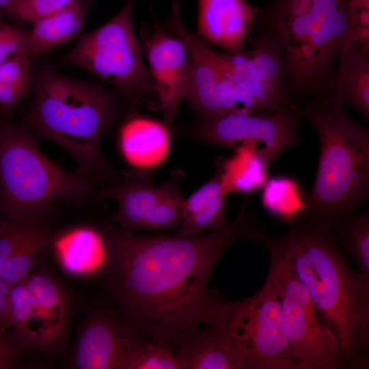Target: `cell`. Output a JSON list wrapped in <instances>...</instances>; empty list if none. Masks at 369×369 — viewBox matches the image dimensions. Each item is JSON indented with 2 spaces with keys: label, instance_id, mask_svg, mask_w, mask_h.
I'll list each match as a JSON object with an SVG mask.
<instances>
[{
  "label": "cell",
  "instance_id": "29",
  "mask_svg": "<svg viewBox=\"0 0 369 369\" xmlns=\"http://www.w3.org/2000/svg\"><path fill=\"white\" fill-rule=\"evenodd\" d=\"M40 218L4 222L0 229V265L32 242L50 234Z\"/></svg>",
  "mask_w": 369,
  "mask_h": 369
},
{
  "label": "cell",
  "instance_id": "20",
  "mask_svg": "<svg viewBox=\"0 0 369 369\" xmlns=\"http://www.w3.org/2000/svg\"><path fill=\"white\" fill-rule=\"evenodd\" d=\"M53 245L62 267L74 276L94 273L109 262V234L92 226L66 230L55 238Z\"/></svg>",
  "mask_w": 369,
  "mask_h": 369
},
{
  "label": "cell",
  "instance_id": "25",
  "mask_svg": "<svg viewBox=\"0 0 369 369\" xmlns=\"http://www.w3.org/2000/svg\"><path fill=\"white\" fill-rule=\"evenodd\" d=\"M228 158H219L217 170L220 173L227 193H250L261 189L267 181L270 164L260 147L244 143L234 149Z\"/></svg>",
  "mask_w": 369,
  "mask_h": 369
},
{
  "label": "cell",
  "instance_id": "24",
  "mask_svg": "<svg viewBox=\"0 0 369 369\" xmlns=\"http://www.w3.org/2000/svg\"><path fill=\"white\" fill-rule=\"evenodd\" d=\"M91 0H74L63 10L33 23L23 55L48 53L70 41L82 31Z\"/></svg>",
  "mask_w": 369,
  "mask_h": 369
},
{
  "label": "cell",
  "instance_id": "3",
  "mask_svg": "<svg viewBox=\"0 0 369 369\" xmlns=\"http://www.w3.org/2000/svg\"><path fill=\"white\" fill-rule=\"evenodd\" d=\"M117 112V100L110 91L44 68L34 79L27 122L36 136L58 144L74 158L79 174L91 182L100 181L110 170L100 141Z\"/></svg>",
  "mask_w": 369,
  "mask_h": 369
},
{
  "label": "cell",
  "instance_id": "6",
  "mask_svg": "<svg viewBox=\"0 0 369 369\" xmlns=\"http://www.w3.org/2000/svg\"><path fill=\"white\" fill-rule=\"evenodd\" d=\"M271 30L284 49L290 87L325 98L336 58L355 42L347 0H314L308 14Z\"/></svg>",
  "mask_w": 369,
  "mask_h": 369
},
{
  "label": "cell",
  "instance_id": "26",
  "mask_svg": "<svg viewBox=\"0 0 369 369\" xmlns=\"http://www.w3.org/2000/svg\"><path fill=\"white\" fill-rule=\"evenodd\" d=\"M261 189L262 204L273 215L290 223L303 216L306 197L295 179L281 176L269 178Z\"/></svg>",
  "mask_w": 369,
  "mask_h": 369
},
{
  "label": "cell",
  "instance_id": "8",
  "mask_svg": "<svg viewBox=\"0 0 369 369\" xmlns=\"http://www.w3.org/2000/svg\"><path fill=\"white\" fill-rule=\"evenodd\" d=\"M221 315L243 369H300L283 329L278 293L269 280L251 297L223 301Z\"/></svg>",
  "mask_w": 369,
  "mask_h": 369
},
{
  "label": "cell",
  "instance_id": "32",
  "mask_svg": "<svg viewBox=\"0 0 369 369\" xmlns=\"http://www.w3.org/2000/svg\"><path fill=\"white\" fill-rule=\"evenodd\" d=\"M74 0H20L9 12L19 20L35 22L53 14Z\"/></svg>",
  "mask_w": 369,
  "mask_h": 369
},
{
  "label": "cell",
  "instance_id": "10",
  "mask_svg": "<svg viewBox=\"0 0 369 369\" xmlns=\"http://www.w3.org/2000/svg\"><path fill=\"white\" fill-rule=\"evenodd\" d=\"M184 176L181 169L172 171L161 185L154 187L144 170L135 169L118 182L105 186L101 195L117 201L118 210L111 219L124 231L176 229L185 200L179 189Z\"/></svg>",
  "mask_w": 369,
  "mask_h": 369
},
{
  "label": "cell",
  "instance_id": "34",
  "mask_svg": "<svg viewBox=\"0 0 369 369\" xmlns=\"http://www.w3.org/2000/svg\"><path fill=\"white\" fill-rule=\"evenodd\" d=\"M29 31L0 20V64L23 55Z\"/></svg>",
  "mask_w": 369,
  "mask_h": 369
},
{
  "label": "cell",
  "instance_id": "17",
  "mask_svg": "<svg viewBox=\"0 0 369 369\" xmlns=\"http://www.w3.org/2000/svg\"><path fill=\"white\" fill-rule=\"evenodd\" d=\"M217 59L221 72L231 78L286 85V55L281 42L271 31L261 36L251 49L217 52Z\"/></svg>",
  "mask_w": 369,
  "mask_h": 369
},
{
  "label": "cell",
  "instance_id": "39",
  "mask_svg": "<svg viewBox=\"0 0 369 369\" xmlns=\"http://www.w3.org/2000/svg\"><path fill=\"white\" fill-rule=\"evenodd\" d=\"M20 0H0V10H5L8 12L11 10Z\"/></svg>",
  "mask_w": 369,
  "mask_h": 369
},
{
  "label": "cell",
  "instance_id": "33",
  "mask_svg": "<svg viewBox=\"0 0 369 369\" xmlns=\"http://www.w3.org/2000/svg\"><path fill=\"white\" fill-rule=\"evenodd\" d=\"M314 0H275L268 9L270 28L308 14Z\"/></svg>",
  "mask_w": 369,
  "mask_h": 369
},
{
  "label": "cell",
  "instance_id": "28",
  "mask_svg": "<svg viewBox=\"0 0 369 369\" xmlns=\"http://www.w3.org/2000/svg\"><path fill=\"white\" fill-rule=\"evenodd\" d=\"M122 369H184L172 348L141 338L126 357Z\"/></svg>",
  "mask_w": 369,
  "mask_h": 369
},
{
  "label": "cell",
  "instance_id": "31",
  "mask_svg": "<svg viewBox=\"0 0 369 369\" xmlns=\"http://www.w3.org/2000/svg\"><path fill=\"white\" fill-rule=\"evenodd\" d=\"M51 239V234L41 237L6 260L0 265V275L12 286L23 282L50 244Z\"/></svg>",
  "mask_w": 369,
  "mask_h": 369
},
{
  "label": "cell",
  "instance_id": "40",
  "mask_svg": "<svg viewBox=\"0 0 369 369\" xmlns=\"http://www.w3.org/2000/svg\"><path fill=\"white\" fill-rule=\"evenodd\" d=\"M5 221V220L3 219L2 215L0 213V229L2 227V226L3 225Z\"/></svg>",
  "mask_w": 369,
  "mask_h": 369
},
{
  "label": "cell",
  "instance_id": "37",
  "mask_svg": "<svg viewBox=\"0 0 369 369\" xmlns=\"http://www.w3.org/2000/svg\"><path fill=\"white\" fill-rule=\"evenodd\" d=\"M22 350L12 331H0V369L12 367L18 360Z\"/></svg>",
  "mask_w": 369,
  "mask_h": 369
},
{
  "label": "cell",
  "instance_id": "19",
  "mask_svg": "<svg viewBox=\"0 0 369 369\" xmlns=\"http://www.w3.org/2000/svg\"><path fill=\"white\" fill-rule=\"evenodd\" d=\"M222 302L215 315L175 349L184 369H243L222 322Z\"/></svg>",
  "mask_w": 369,
  "mask_h": 369
},
{
  "label": "cell",
  "instance_id": "21",
  "mask_svg": "<svg viewBox=\"0 0 369 369\" xmlns=\"http://www.w3.org/2000/svg\"><path fill=\"white\" fill-rule=\"evenodd\" d=\"M217 102L221 117L230 113L278 111L292 107L286 85L231 78L223 74L220 67Z\"/></svg>",
  "mask_w": 369,
  "mask_h": 369
},
{
  "label": "cell",
  "instance_id": "14",
  "mask_svg": "<svg viewBox=\"0 0 369 369\" xmlns=\"http://www.w3.org/2000/svg\"><path fill=\"white\" fill-rule=\"evenodd\" d=\"M141 338L113 312L97 310L80 331L72 366L78 369H122L128 353Z\"/></svg>",
  "mask_w": 369,
  "mask_h": 369
},
{
  "label": "cell",
  "instance_id": "15",
  "mask_svg": "<svg viewBox=\"0 0 369 369\" xmlns=\"http://www.w3.org/2000/svg\"><path fill=\"white\" fill-rule=\"evenodd\" d=\"M196 34L227 53L244 50L257 10L245 0H197Z\"/></svg>",
  "mask_w": 369,
  "mask_h": 369
},
{
  "label": "cell",
  "instance_id": "38",
  "mask_svg": "<svg viewBox=\"0 0 369 369\" xmlns=\"http://www.w3.org/2000/svg\"><path fill=\"white\" fill-rule=\"evenodd\" d=\"M12 285L6 282L0 275V295L8 296L10 295Z\"/></svg>",
  "mask_w": 369,
  "mask_h": 369
},
{
  "label": "cell",
  "instance_id": "27",
  "mask_svg": "<svg viewBox=\"0 0 369 369\" xmlns=\"http://www.w3.org/2000/svg\"><path fill=\"white\" fill-rule=\"evenodd\" d=\"M331 229L349 257L357 264L359 271L369 276V212L351 213Z\"/></svg>",
  "mask_w": 369,
  "mask_h": 369
},
{
  "label": "cell",
  "instance_id": "16",
  "mask_svg": "<svg viewBox=\"0 0 369 369\" xmlns=\"http://www.w3.org/2000/svg\"><path fill=\"white\" fill-rule=\"evenodd\" d=\"M25 282L33 302L28 324L30 334L31 326L37 323L34 348L52 350V347L61 342L66 329L68 315L66 295L57 281L43 271L30 273Z\"/></svg>",
  "mask_w": 369,
  "mask_h": 369
},
{
  "label": "cell",
  "instance_id": "36",
  "mask_svg": "<svg viewBox=\"0 0 369 369\" xmlns=\"http://www.w3.org/2000/svg\"><path fill=\"white\" fill-rule=\"evenodd\" d=\"M29 89L0 80V111L10 115L16 106L29 94Z\"/></svg>",
  "mask_w": 369,
  "mask_h": 369
},
{
  "label": "cell",
  "instance_id": "1",
  "mask_svg": "<svg viewBox=\"0 0 369 369\" xmlns=\"http://www.w3.org/2000/svg\"><path fill=\"white\" fill-rule=\"evenodd\" d=\"M246 199L226 228L192 236L108 234V290L122 320L137 334L175 351L217 313L208 290L211 272L239 240H258L262 223L247 213Z\"/></svg>",
  "mask_w": 369,
  "mask_h": 369
},
{
  "label": "cell",
  "instance_id": "7",
  "mask_svg": "<svg viewBox=\"0 0 369 369\" xmlns=\"http://www.w3.org/2000/svg\"><path fill=\"white\" fill-rule=\"evenodd\" d=\"M134 0H126L111 19L83 35L64 62L109 82L128 101L161 108L156 89L133 23Z\"/></svg>",
  "mask_w": 369,
  "mask_h": 369
},
{
  "label": "cell",
  "instance_id": "9",
  "mask_svg": "<svg viewBox=\"0 0 369 369\" xmlns=\"http://www.w3.org/2000/svg\"><path fill=\"white\" fill-rule=\"evenodd\" d=\"M268 254L270 266L266 279L278 293L283 329L300 369L343 368L337 340L305 286L279 257Z\"/></svg>",
  "mask_w": 369,
  "mask_h": 369
},
{
  "label": "cell",
  "instance_id": "4",
  "mask_svg": "<svg viewBox=\"0 0 369 369\" xmlns=\"http://www.w3.org/2000/svg\"><path fill=\"white\" fill-rule=\"evenodd\" d=\"M304 114L316 128L320 158L302 217L331 229L369 197V130L329 98L310 102Z\"/></svg>",
  "mask_w": 369,
  "mask_h": 369
},
{
  "label": "cell",
  "instance_id": "5",
  "mask_svg": "<svg viewBox=\"0 0 369 369\" xmlns=\"http://www.w3.org/2000/svg\"><path fill=\"white\" fill-rule=\"evenodd\" d=\"M92 184L49 159L27 128L0 123V213L5 221L40 217L57 200H83Z\"/></svg>",
  "mask_w": 369,
  "mask_h": 369
},
{
  "label": "cell",
  "instance_id": "30",
  "mask_svg": "<svg viewBox=\"0 0 369 369\" xmlns=\"http://www.w3.org/2000/svg\"><path fill=\"white\" fill-rule=\"evenodd\" d=\"M9 299L12 335L23 350L32 348L28 324L33 302L25 280L12 286Z\"/></svg>",
  "mask_w": 369,
  "mask_h": 369
},
{
  "label": "cell",
  "instance_id": "11",
  "mask_svg": "<svg viewBox=\"0 0 369 369\" xmlns=\"http://www.w3.org/2000/svg\"><path fill=\"white\" fill-rule=\"evenodd\" d=\"M303 113L290 107L278 111L230 113L189 129L195 139L234 149L239 144L258 146L271 165L282 152L301 142L298 125Z\"/></svg>",
  "mask_w": 369,
  "mask_h": 369
},
{
  "label": "cell",
  "instance_id": "23",
  "mask_svg": "<svg viewBox=\"0 0 369 369\" xmlns=\"http://www.w3.org/2000/svg\"><path fill=\"white\" fill-rule=\"evenodd\" d=\"M228 193L220 173L216 174L184 200L176 234L192 236L229 226L226 217Z\"/></svg>",
  "mask_w": 369,
  "mask_h": 369
},
{
  "label": "cell",
  "instance_id": "18",
  "mask_svg": "<svg viewBox=\"0 0 369 369\" xmlns=\"http://www.w3.org/2000/svg\"><path fill=\"white\" fill-rule=\"evenodd\" d=\"M171 129L164 122L151 118L130 117L118 132L122 156L135 169L145 171L159 167L170 152Z\"/></svg>",
  "mask_w": 369,
  "mask_h": 369
},
{
  "label": "cell",
  "instance_id": "12",
  "mask_svg": "<svg viewBox=\"0 0 369 369\" xmlns=\"http://www.w3.org/2000/svg\"><path fill=\"white\" fill-rule=\"evenodd\" d=\"M141 38L143 53L163 111V122L172 128L190 78L187 49L178 38L167 33L156 22L144 25Z\"/></svg>",
  "mask_w": 369,
  "mask_h": 369
},
{
  "label": "cell",
  "instance_id": "13",
  "mask_svg": "<svg viewBox=\"0 0 369 369\" xmlns=\"http://www.w3.org/2000/svg\"><path fill=\"white\" fill-rule=\"evenodd\" d=\"M168 27L184 44L190 64V78L184 99L206 124L221 117L217 102L219 65L217 51L189 31L180 14V3H172Z\"/></svg>",
  "mask_w": 369,
  "mask_h": 369
},
{
  "label": "cell",
  "instance_id": "22",
  "mask_svg": "<svg viewBox=\"0 0 369 369\" xmlns=\"http://www.w3.org/2000/svg\"><path fill=\"white\" fill-rule=\"evenodd\" d=\"M369 51L355 42L339 55L327 98L356 108L369 120Z\"/></svg>",
  "mask_w": 369,
  "mask_h": 369
},
{
  "label": "cell",
  "instance_id": "35",
  "mask_svg": "<svg viewBox=\"0 0 369 369\" xmlns=\"http://www.w3.org/2000/svg\"><path fill=\"white\" fill-rule=\"evenodd\" d=\"M355 42L369 51V0H347Z\"/></svg>",
  "mask_w": 369,
  "mask_h": 369
},
{
  "label": "cell",
  "instance_id": "2",
  "mask_svg": "<svg viewBox=\"0 0 369 369\" xmlns=\"http://www.w3.org/2000/svg\"><path fill=\"white\" fill-rule=\"evenodd\" d=\"M258 241L305 286L337 340L343 368L369 366V276L351 268L331 229L301 217L280 236L263 231Z\"/></svg>",
  "mask_w": 369,
  "mask_h": 369
}]
</instances>
